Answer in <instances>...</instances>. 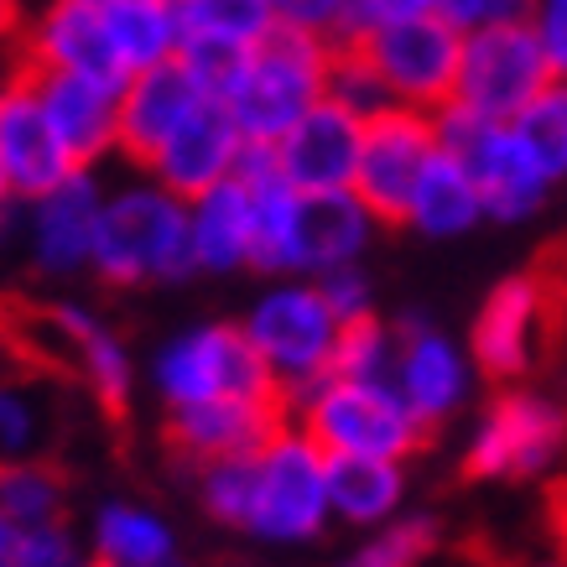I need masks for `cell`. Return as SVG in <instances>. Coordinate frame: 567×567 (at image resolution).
I'll use <instances>...</instances> for the list:
<instances>
[{
    "label": "cell",
    "instance_id": "cell-24",
    "mask_svg": "<svg viewBox=\"0 0 567 567\" xmlns=\"http://www.w3.org/2000/svg\"><path fill=\"white\" fill-rule=\"evenodd\" d=\"M52 437H58V395L48 370L27 364L17 375H0V468L48 458Z\"/></svg>",
    "mask_w": 567,
    "mask_h": 567
},
{
    "label": "cell",
    "instance_id": "cell-14",
    "mask_svg": "<svg viewBox=\"0 0 567 567\" xmlns=\"http://www.w3.org/2000/svg\"><path fill=\"white\" fill-rule=\"evenodd\" d=\"M0 167L11 177L17 204H32L42 193L63 188L79 173L37 100V73L27 58L11 73H0Z\"/></svg>",
    "mask_w": 567,
    "mask_h": 567
},
{
    "label": "cell",
    "instance_id": "cell-18",
    "mask_svg": "<svg viewBox=\"0 0 567 567\" xmlns=\"http://www.w3.org/2000/svg\"><path fill=\"white\" fill-rule=\"evenodd\" d=\"M245 152H250V141H245V131L235 125L229 104L204 100L141 173L156 177L162 188H173L177 198H198V193L219 188V183H229V177L240 173Z\"/></svg>",
    "mask_w": 567,
    "mask_h": 567
},
{
    "label": "cell",
    "instance_id": "cell-2",
    "mask_svg": "<svg viewBox=\"0 0 567 567\" xmlns=\"http://www.w3.org/2000/svg\"><path fill=\"white\" fill-rule=\"evenodd\" d=\"M333 48L339 42H328V37L276 27L266 42L245 52V69L235 89L224 94V104H229V115H235L250 146H276L312 104L328 100Z\"/></svg>",
    "mask_w": 567,
    "mask_h": 567
},
{
    "label": "cell",
    "instance_id": "cell-30",
    "mask_svg": "<svg viewBox=\"0 0 567 567\" xmlns=\"http://www.w3.org/2000/svg\"><path fill=\"white\" fill-rule=\"evenodd\" d=\"M183 37H214L235 48H256L281 27L271 0H177Z\"/></svg>",
    "mask_w": 567,
    "mask_h": 567
},
{
    "label": "cell",
    "instance_id": "cell-7",
    "mask_svg": "<svg viewBox=\"0 0 567 567\" xmlns=\"http://www.w3.org/2000/svg\"><path fill=\"white\" fill-rule=\"evenodd\" d=\"M567 453V406L542 391H499L468 432V480H536Z\"/></svg>",
    "mask_w": 567,
    "mask_h": 567
},
{
    "label": "cell",
    "instance_id": "cell-44",
    "mask_svg": "<svg viewBox=\"0 0 567 567\" xmlns=\"http://www.w3.org/2000/svg\"><path fill=\"white\" fill-rule=\"evenodd\" d=\"M6 542H11V520L0 516V551H6Z\"/></svg>",
    "mask_w": 567,
    "mask_h": 567
},
{
    "label": "cell",
    "instance_id": "cell-26",
    "mask_svg": "<svg viewBox=\"0 0 567 567\" xmlns=\"http://www.w3.org/2000/svg\"><path fill=\"white\" fill-rule=\"evenodd\" d=\"M480 219H484L480 188H474V177H468L464 162L443 146V152L427 162V173H422L412 204H406V229L427 235V240H458V235H468Z\"/></svg>",
    "mask_w": 567,
    "mask_h": 567
},
{
    "label": "cell",
    "instance_id": "cell-43",
    "mask_svg": "<svg viewBox=\"0 0 567 567\" xmlns=\"http://www.w3.org/2000/svg\"><path fill=\"white\" fill-rule=\"evenodd\" d=\"M17 208V193H11V177H6V167H0V219Z\"/></svg>",
    "mask_w": 567,
    "mask_h": 567
},
{
    "label": "cell",
    "instance_id": "cell-27",
    "mask_svg": "<svg viewBox=\"0 0 567 567\" xmlns=\"http://www.w3.org/2000/svg\"><path fill=\"white\" fill-rule=\"evenodd\" d=\"M94 563L104 567H173L177 536L152 505L104 499L94 511Z\"/></svg>",
    "mask_w": 567,
    "mask_h": 567
},
{
    "label": "cell",
    "instance_id": "cell-40",
    "mask_svg": "<svg viewBox=\"0 0 567 567\" xmlns=\"http://www.w3.org/2000/svg\"><path fill=\"white\" fill-rule=\"evenodd\" d=\"M532 32L547 52V69L557 84H567V0H536L532 6Z\"/></svg>",
    "mask_w": 567,
    "mask_h": 567
},
{
    "label": "cell",
    "instance_id": "cell-35",
    "mask_svg": "<svg viewBox=\"0 0 567 567\" xmlns=\"http://www.w3.org/2000/svg\"><path fill=\"white\" fill-rule=\"evenodd\" d=\"M328 100H339L344 110H354L360 121H370V115H380V110H391V94H385V84H380V73L370 69V58H364L354 42H339V48H333Z\"/></svg>",
    "mask_w": 567,
    "mask_h": 567
},
{
    "label": "cell",
    "instance_id": "cell-41",
    "mask_svg": "<svg viewBox=\"0 0 567 567\" xmlns=\"http://www.w3.org/2000/svg\"><path fill=\"white\" fill-rule=\"evenodd\" d=\"M21 0H0V42H11V37H21Z\"/></svg>",
    "mask_w": 567,
    "mask_h": 567
},
{
    "label": "cell",
    "instance_id": "cell-23",
    "mask_svg": "<svg viewBox=\"0 0 567 567\" xmlns=\"http://www.w3.org/2000/svg\"><path fill=\"white\" fill-rule=\"evenodd\" d=\"M188 235L198 271L229 276L250 266V256H256V208H250V188L240 177L188 198Z\"/></svg>",
    "mask_w": 567,
    "mask_h": 567
},
{
    "label": "cell",
    "instance_id": "cell-20",
    "mask_svg": "<svg viewBox=\"0 0 567 567\" xmlns=\"http://www.w3.org/2000/svg\"><path fill=\"white\" fill-rule=\"evenodd\" d=\"M37 100L79 173H100V162L121 156V89L115 84L73 79V73H37Z\"/></svg>",
    "mask_w": 567,
    "mask_h": 567
},
{
    "label": "cell",
    "instance_id": "cell-17",
    "mask_svg": "<svg viewBox=\"0 0 567 567\" xmlns=\"http://www.w3.org/2000/svg\"><path fill=\"white\" fill-rule=\"evenodd\" d=\"M287 422H292L287 401H245V395H229V401H204V406L167 412L162 437H167L177 464L208 468V464L245 458V453L266 447Z\"/></svg>",
    "mask_w": 567,
    "mask_h": 567
},
{
    "label": "cell",
    "instance_id": "cell-13",
    "mask_svg": "<svg viewBox=\"0 0 567 567\" xmlns=\"http://www.w3.org/2000/svg\"><path fill=\"white\" fill-rule=\"evenodd\" d=\"M395 370L391 385L395 395L412 406L422 427H443L447 416H458L474 391V360L468 349H458L437 323H427L422 312L395 318Z\"/></svg>",
    "mask_w": 567,
    "mask_h": 567
},
{
    "label": "cell",
    "instance_id": "cell-36",
    "mask_svg": "<svg viewBox=\"0 0 567 567\" xmlns=\"http://www.w3.org/2000/svg\"><path fill=\"white\" fill-rule=\"evenodd\" d=\"M0 567H89L79 551V536L58 520V526H32V532H11Z\"/></svg>",
    "mask_w": 567,
    "mask_h": 567
},
{
    "label": "cell",
    "instance_id": "cell-5",
    "mask_svg": "<svg viewBox=\"0 0 567 567\" xmlns=\"http://www.w3.org/2000/svg\"><path fill=\"white\" fill-rule=\"evenodd\" d=\"M152 391L167 412L204 401H287L240 323H193L152 354ZM292 406V401H287Z\"/></svg>",
    "mask_w": 567,
    "mask_h": 567
},
{
    "label": "cell",
    "instance_id": "cell-6",
    "mask_svg": "<svg viewBox=\"0 0 567 567\" xmlns=\"http://www.w3.org/2000/svg\"><path fill=\"white\" fill-rule=\"evenodd\" d=\"M256 489H250V520L245 536L271 547H302L318 542L333 520L328 505V453L308 432L287 422L266 447H256Z\"/></svg>",
    "mask_w": 567,
    "mask_h": 567
},
{
    "label": "cell",
    "instance_id": "cell-28",
    "mask_svg": "<svg viewBox=\"0 0 567 567\" xmlns=\"http://www.w3.org/2000/svg\"><path fill=\"white\" fill-rule=\"evenodd\" d=\"M104 27L131 73L173 63L183 52V17L177 0H104Z\"/></svg>",
    "mask_w": 567,
    "mask_h": 567
},
{
    "label": "cell",
    "instance_id": "cell-8",
    "mask_svg": "<svg viewBox=\"0 0 567 567\" xmlns=\"http://www.w3.org/2000/svg\"><path fill=\"white\" fill-rule=\"evenodd\" d=\"M547 84H551V69L532 32V17L489 21V27L464 37L453 110L480 115V121H516Z\"/></svg>",
    "mask_w": 567,
    "mask_h": 567
},
{
    "label": "cell",
    "instance_id": "cell-33",
    "mask_svg": "<svg viewBox=\"0 0 567 567\" xmlns=\"http://www.w3.org/2000/svg\"><path fill=\"white\" fill-rule=\"evenodd\" d=\"M395 370V328L385 318H360L344 323L339 349H333V375L344 380H391Z\"/></svg>",
    "mask_w": 567,
    "mask_h": 567
},
{
    "label": "cell",
    "instance_id": "cell-34",
    "mask_svg": "<svg viewBox=\"0 0 567 567\" xmlns=\"http://www.w3.org/2000/svg\"><path fill=\"white\" fill-rule=\"evenodd\" d=\"M250 458H256V453L198 468V505L208 511V520H219L229 532H245V520H250V489H256Z\"/></svg>",
    "mask_w": 567,
    "mask_h": 567
},
{
    "label": "cell",
    "instance_id": "cell-3",
    "mask_svg": "<svg viewBox=\"0 0 567 567\" xmlns=\"http://www.w3.org/2000/svg\"><path fill=\"white\" fill-rule=\"evenodd\" d=\"M292 422L323 447L328 458H391L406 464L427 443V427L395 395L391 380L328 375L292 401Z\"/></svg>",
    "mask_w": 567,
    "mask_h": 567
},
{
    "label": "cell",
    "instance_id": "cell-46",
    "mask_svg": "<svg viewBox=\"0 0 567 567\" xmlns=\"http://www.w3.org/2000/svg\"><path fill=\"white\" fill-rule=\"evenodd\" d=\"M89 6H104V0H89Z\"/></svg>",
    "mask_w": 567,
    "mask_h": 567
},
{
    "label": "cell",
    "instance_id": "cell-10",
    "mask_svg": "<svg viewBox=\"0 0 567 567\" xmlns=\"http://www.w3.org/2000/svg\"><path fill=\"white\" fill-rule=\"evenodd\" d=\"M354 48L370 58V69L380 73L391 104L427 110V115H437V110L453 104L458 58H464V32L447 27L443 17L395 21V27H380V32L360 37Z\"/></svg>",
    "mask_w": 567,
    "mask_h": 567
},
{
    "label": "cell",
    "instance_id": "cell-31",
    "mask_svg": "<svg viewBox=\"0 0 567 567\" xmlns=\"http://www.w3.org/2000/svg\"><path fill=\"white\" fill-rule=\"evenodd\" d=\"M511 125H516V136L526 141V152L536 156V167L547 173L551 188L567 183V84L551 79Z\"/></svg>",
    "mask_w": 567,
    "mask_h": 567
},
{
    "label": "cell",
    "instance_id": "cell-15",
    "mask_svg": "<svg viewBox=\"0 0 567 567\" xmlns=\"http://www.w3.org/2000/svg\"><path fill=\"white\" fill-rule=\"evenodd\" d=\"M100 204H104L100 173H73L63 188L21 204L17 229H21V250L32 260V271L52 276V281H69V276L89 271Z\"/></svg>",
    "mask_w": 567,
    "mask_h": 567
},
{
    "label": "cell",
    "instance_id": "cell-29",
    "mask_svg": "<svg viewBox=\"0 0 567 567\" xmlns=\"http://www.w3.org/2000/svg\"><path fill=\"white\" fill-rule=\"evenodd\" d=\"M69 511V480L37 458V464L0 468V516L11 520V532H32V526H58Z\"/></svg>",
    "mask_w": 567,
    "mask_h": 567
},
{
    "label": "cell",
    "instance_id": "cell-9",
    "mask_svg": "<svg viewBox=\"0 0 567 567\" xmlns=\"http://www.w3.org/2000/svg\"><path fill=\"white\" fill-rule=\"evenodd\" d=\"M437 136L468 167V177H474V188L484 198V219L520 224L542 214L551 183L511 121H480V115H464V110L447 104V110H437Z\"/></svg>",
    "mask_w": 567,
    "mask_h": 567
},
{
    "label": "cell",
    "instance_id": "cell-42",
    "mask_svg": "<svg viewBox=\"0 0 567 567\" xmlns=\"http://www.w3.org/2000/svg\"><path fill=\"white\" fill-rule=\"evenodd\" d=\"M489 6H495V17H499V21H511V17H532L536 0H489Z\"/></svg>",
    "mask_w": 567,
    "mask_h": 567
},
{
    "label": "cell",
    "instance_id": "cell-25",
    "mask_svg": "<svg viewBox=\"0 0 567 567\" xmlns=\"http://www.w3.org/2000/svg\"><path fill=\"white\" fill-rule=\"evenodd\" d=\"M328 505L333 520L354 532H375L406 505V464L391 458H328Z\"/></svg>",
    "mask_w": 567,
    "mask_h": 567
},
{
    "label": "cell",
    "instance_id": "cell-22",
    "mask_svg": "<svg viewBox=\"0 0 567 567\" xmlns=\"http://www.w3.org/2000/svg\"><path fill=\"white\" fill-rule=\"evenodd\" d=\"M380 219L354 198V193H302L297 208V240H292V276L339 271V266H360L370 240H375Z\"/></svg>",
    "mask_w": 567,
    "mask_h": 567
},
{
    "label": "cell",
    "instance_id": "cell-11",
    "mask_svg": "<svg viewBox=\"0 0 567 567\" xmlns=\"http://www.w3.org/2000/svg\"><path fill=\"white\" fill-rule=\"evenodd\" d=\"M437 152H443V136H437V115L427 110L391 104L370 115L360 141V167H354V198L380 224H406V204Z\"/></svg>",
    "mask_w": 567,
    "mask_h": 567
},
{
    "label": "cell",
    "instance_id": "cell-37",
    "mask_svg": "<svg viewBox=\"0 0 567 567\" xmlns=\"http://www.w3.org/2000/svg\"><path fill=\"white\" fill-rule=\"evenodd\" d=\"M318 292L333 308L339 323H360V318H375V281L364 276V266H339V271L318 276Z\"/></svg>",
    "mask_w": 567,
    "mask_h": 567
},
{
    "label": "cell",
    "instance_id": "cell-32",
    "mask_svg": "<svg viewBox=\"0 0 567 567\" xmlns=\"http://www.w3.org/2000/svg\"><path fill=\"white\" fill-rule=\"evenodd\" d=\"M437 516H422V511H401L395 520H385V526H375V532L364 536L360 547L349 551L339 567H422L432 557V547H437Z\"/></svg>",
    "mask_w": 567,
    "mask_h": 567
},
{
    "label": "cell",
    "instance_id": "cell-4",
    "mask_svg": "<svg viewBox=\"0 0 567 567\" xmlns=\"http://www.w3.org/2000/svg\"><path fill=\"white\" fill-rule=\"evenodd\" d=\"M240 328L287 401H297L318 380L333 375V349H339L344 323L333 318L318 281H308V276H276L271 287L250 302Z\"/></svg>",
    "mask_w": 567,
    "mask_h": 567
},
{
    "label": "cell",
    "instance_id": "cell-38",
    "mask_svg": "<svg viewBox=\"0 0 567 567\" xmlns=\"http://www.w3.org/2000/svg\"><path fill=\"white\" fill-rule=\"evenodd\" d=\"M271 6H276V21H281V27L328 37V42H344L349 0H271Z\"/></svg>",
    "mask_w": 567,
    "mask_h": 567
},
{
    "label": "cell",
    "instance_id": "cell-21",
    "mask_svg": "<svg viewBox=\"0 0 567 567\" xmlns=\"http://www.w3.org/2000/svg\"><path fill=\"white\" fill-rule=\"evenodd\" d=\"M204 100H214V94H204L177 58L146 73H131V84L121 89V156L141 173Z\"/></svg>",
    "mask_w": 567,
    "mask_h": 567
},
{
    "label": "cell",
    "instance_id": "cell-1",
    "mask_svg": "<svg viewBox=\"0 0 567 567\" xmlns=\"http://www.w3.org/2000/svg\"><path fill=\"white\" fill-rule=\"evenodd\" d=\"M89 271L100 276L104 287H125V292L198 276L188 235V198H177L173 188H162L146 173H136L121 188H104Z\"/></svg>",
    "mask_w": 567,
    "mask_h": 567
},
{
    "label": "cell",
    "instance_id": "cell-19",
    "mask_svg": "<svg viewBox=\"0 0 567 567\" xmlns=\"http://www.w3.org/2000/svg\"><path fill=\"white\" fill-rule=\"evenodd\" d=\"M360 141H364L360 115L344 110L339 100H323L276 141L271 156L297 193H354Z\"/></svg>",
    "mask_w": 567,
    "mask_h": 567
},
{
    "label": "cell",
    "instance_id": "cell-39",
    "mask_svg": "<svg viewBox=\"0 0 567 567\" xmlns=\"http://www.w3.org/2000/svg\"><path fill=\"white\" fill-rule=\"evenodd\" d=\"M437 6H443V0H349L344 42H360V37L380 32V27H395V21L437 17Z\"/></svg>",
    "mask_w": 567,
    "mask_h": 567
},
{
    "label": "cell",
    "instance_id": "cell-47",
    "mask_svg": "<svg viewBox=\"0 0 567 567\" xmlns=\"http://www.w3.org/2000/svg\"><path fill=\"white\" fill-rule=\"evenodd\" d=\"M89 567H104V563H89Z\"/></svg>",
    "mask_w": 567,
    "mask_h": 567
},
{
    "label": "cell",
    "instance_id": "cell-16",
    "mask_svg": "<svg viewBox=\"0 0 567 567\" xmlns=\"http://www.w3.org/2000/svg\"><path fill=\"white\" fill-rule=\"evenodd\" d=\"M21 58L37 73H73V79H100L125 89L131 69L115 52V37L104 27V6L89 0H48L37 17L21 27Z\"/></svg>",
    "mask_w": 567,
    "mask_h": 567
},
{
    "label": "cell",
    "instance_id": "cell-48",
    "mask_svg": "<svg viewBox=\"0 0 567 567\" xmlns=\"http://www.w3.org/2000/svg\"><path fill=\"white\" fill-rule=\"evenodd\" d=\"M0 344H6V339H0Z\"/></svg>",
    "mask_w": 567,
    "mask_h": 567
},
{
    "label": "cell",
    "instance_id": "cell-12",
    "mask_svg": "<svg viewBox=\"0 0 567 567\" xmlns=\"http://www.w3.org/2000/svg\"><path fill=\"white\" fill-rule=\"evenodd\" d=\"M551 292L557 287L547 281V271H516L489 287V297L474 312V328H468V360L480 375L499 380V385H516L520 375H532L551 323Z\"/></svg>",
    "mask_w": 567,
    "mask_h": 567
},
{
    "label": "cell",
    "instance_id": "cell-45",
    "mask_svg": "<svg viewBox=\"0 0 567 567\" xmlns=\"http://www.w3.org/2000/svg\"><path fill=\"white\" fill-rule=\"evenodd\" d=\"M542 567H567V563H542Z\"/></svg>",
    "mask_w": 567,
    "mask_h": 567
}]
</instances>
